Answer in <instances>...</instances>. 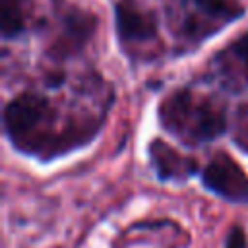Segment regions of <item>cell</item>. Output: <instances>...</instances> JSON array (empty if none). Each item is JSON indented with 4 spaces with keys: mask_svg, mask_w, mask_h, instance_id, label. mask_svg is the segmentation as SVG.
<instances>
[{
    "mask_svg": "<svg viewBox=\"0 0 248 248\" xmlns=\"http://www.w3.org/2000/svg\"><path fill=\"white\" fill-rule=\"evenodd\" d=\"M161 120L165 128L184 141H209L223 134V108L209 101H196L190 91H176L161 105Z\"/></svg>",
    "mask_w": 248,
    "mask_h": 248,
    "instance_id": "obj_1",
    "label": "cell"
},
{
    "mask_svg": "<svg viewBox=\"0 0 248 248\" xmlns=\"http://www.w3.org/2000/svg\"><path fill=\"white\" fill-rule=\"evenodd\" d=\"M50 116L46 99L33 93H23L8 103L4 110V124L14 145L27 149L35 138V130Z\"/></svg>",
    "mask_w": 248,
    "mask_h": 248,
    "instance_id": "obj_2",
    "label": "cell"
},
{
    "mask_svg": "<svg viewBox=\"0 0 248 248\" xmlns=\"http://www.w3.org/2000/svg\"><path fill=\"white\" fill-rule=\"evenodd\" d=\"M202 180L207 190L229 202L234 203L248 202V176L242 170V167L227 153H217L205 165L202 172Z\"/></svg>",
    "mask_w": 248,
    "mask_h": 248,
    "instance_id": "obj_3",
    "label": "cell"
},
{
    "mask_svg": "<svg viewBox=\"0 0 248 248\" xmlns=\"http://www.w3.org/2000/svg\"><path fill=\"white\" fill-rule=\"evenodd\" d=\"M116 31L126 43L147 41L157 35L155 17L130 2H120L116 6Z\"/></svg>",
    "mask_w": 248,
    "mask_h": 248,
    "instance_id": "obj_4",
    "label": "cell"
},
{
    "mask_svg": "<svg viewBox=\"0 0 248 248\" xmlns=\"http://www.w3.org/2000/svg\"><path fill=\"white\" fill-rule=\"evenodd\" d=\"M149 157L155 172L161 180H184L196 172V161L182 157L163 140H155L149 145Z\"/></svg>",
    "mask_w": 248,
    "mask_h": 248,
    "instance_id": "obj_5",
    "label": "cell"
},
{
    "mask_svg": "<svg viewBox=\"0 0 248 248\" xmlns=\"http://www.w3.org/2000/svg\"><path fill=\"white\" fill-rule=\"evenodd\" d=\"M227 62H223V68L229 76L238 74L242 81H248V33L238 37L234 43L227 48Z\"/></svg>",
    "mask_w": 248,
    "mask_h": 248,
    "instance_id": "obj_6",
    "label": "cell"
},
{
    "mask_svg": "<svg viewBox=\"0 0 248 248\" xmlns=\"http://www.w3.org/2000/svg\"><path fill=\"white\" fill-rule=\"evenodd\" d=\"M19 4H21V0H0L4 37H16L23 29V16L19 12Z\"/></svg>",
    "mask_w": 248,
    "mask_h": 248,
    "instance_id": "obj_7",
    "label": "cell"
},
{
    "mask_svg": "<svg viewBox=\"0 0 248 248\" xmlns=\"http://www.w3.org/2000/svg\"><path fill=\"white\" fill-rule=\"evenodd\" d=\"M194 2L202 12L209 14L211 17L232 19L242 14V8L234 0H194Z\"/></svg>",
    "mask_w": 248,
    "mask_h": 248,
    "instance_id": "obj_8",
    "label": "cell"
},
{
    "mask_svg": "<svg viewBox=\"0 0 248 248\" xmlns=\"http://www.w3.org/2000/svg\"><path fill=\"white\" fill-rule=\"evenodd\" d=\"M236 141L242 149L248 151V103L242 105L236 114Z\"/></svg>",
    "mask_w": 248,
    "mask_h": 248,
    "instance_id": "obj_9",
    "label": "cell"
},
{
    "mask_svg": "<svg viewBox=\"0 0 248 248\" xmlns=\"http://www.w3.org/2000/svg\"><path fill=\"white\" fill-rule=\"evenodd\" d=\"M225 248H246V234L240 227H232L227 234Z\"/></svg>",
    "mask_w": 248,
    "mask_h": 248,
    "instance_id": "obj_10",
    "label": "cell"
}]
</instances>
